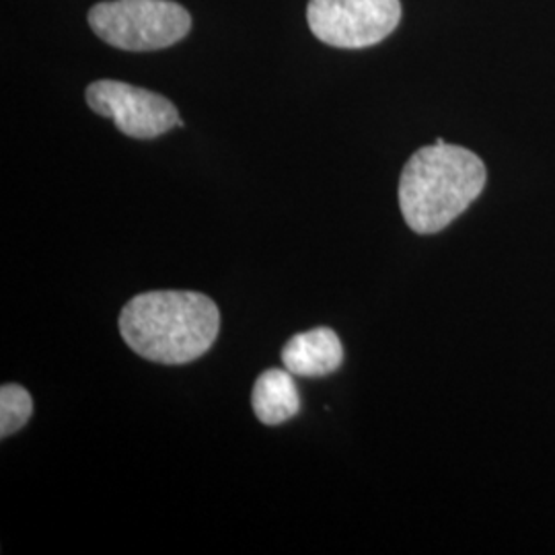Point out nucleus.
Listing matches in <instances>:
<instances>
[{
    "label": "nucleus",
    "mask_w": 555,
    "mask_h": 555,
    "mask_svg": "<svg viewBox=\"0 0 555 555\" xmlns=\"http://www.w3.org/2000/svg\"><path fill=\"white\" fill-rule=\"evenodd\" d=\"M486 179V165L476 153L438 139L416 151L401 171V215L414 233H438L476 202Z\"/></svg>",
    "instance_id": "2"
},
{
    "label": "nucleus",
    "mask_w": 555,
    "mask_h": 555,
    "mask_svg": "<svg viewBox=\"0 0 555 555\" xmlns=\"http://www.w3.org/2000/svg\"><path fill=\"white\" fill-rule=\"evenodd\" d=\"M34 414V399L15 383L0 387V437H13Z\"/></svg>",
    "instance_id": "8"
},
{
    "label": "nucleus",
    "mask_w": 555,
    "mask_h": 555,
    "mask_svg": "<svg viewBox=\"0 0 555 555\" xmlns=\"http://www.w3.org/2000/svg\"><path fill=\"white\" fill-rule=\"evenodd\" d=\"M401 20L399 0H309L307 23L318 40L346 50L389 38Z\"/></svg>",
    "instance_id": "4"
},
{
    "label": "nucleus",
    "mask_w": 555,
    "mask_h": 555,
    "mask_svg": "<svg viewBox=\"0 0 555 555\" xmlns=\"http://www.w3.org/2000/svg\"><path fill=\"white\" fill-rule=\"evenodd\" d=\"M344 360V348L334 330L318 327L288 339L282 362L295 377H325L336 373Z\"/></svg>",
    "instance_id": "6"
},
{
    "label": "nucleus",
    "mask_w": 555,
    "mask_h": 555,
    "mask_svg": "<svg viewBox=\"0 0 555 555\" xmlns=\"http://www.w3.org/2000/svg\"><path fill=\"white\" fill-rule=\"evenodd\" d=\"M87 105L103 118L112 119L130 139L151 140L183 128L178 107L159 93L121 80H95L87 87Z\"/></svg>",
    "instance_id": "5"
},
{
    "label": "nucleus",
    "mask_w": 555,
    "mask_h": 555,
    "mask_svg": "<svg viewBox=\"0 0 555 555\" xmlns=\"http://www.w3.org/2000/svg\"><path fill=\"white\" fill-rule=\"evenodd\" d=\"M251 405L259 422L266 426H278L297 416L300 396L293 373L286 369H270L261 373L254 385Z\"/></svg>",
    "instance_id": "7"
},
{
    "label": "nucleus",
    "mask_w": 555,
    "mask_h": 555,
    "mask_svg": "<svg viewBox=\"0 0 555 555\" xmlns=\"http://www.w3.org/2000/svg\"><path fill=\"white\" fill-rule=\"evenodd\" d=\"M220 332L217 302L194 291H153L128 300L119 313L121 339L140 358L188 364L204 357Z\"/></svg>",
    "instance_id": "1"
},
{
    "label": "nucleus",
    "mask_w": 555,
    "mask_h": 555,
    "mask_svg": "<svg viewBox=\"0 0 555 555\" xmlns=\"http://www.w3.org/2000/svg\"><path fill=\"white\" fill-rule=\"evenodd\" d=\"M98 38L126 52H151L183 40L190 13L173 0H105L89 11Z\"/></svg>",
    "instance_id": "3"
}]
</instances>
